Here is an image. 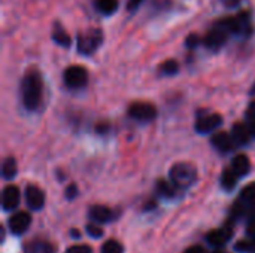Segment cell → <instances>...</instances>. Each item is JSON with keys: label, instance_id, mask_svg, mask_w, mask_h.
<instances>
[{"label": "cell", "instance_id": "obj_28", "mask_svg": "<svg viewBox=\"0 0 255 253\" xmlns=\"http://www.w3.org/2000/svg\"><path fill=\"white\" fill-rule=\"evenodd\" d=\"M66 253H93V249L87 245H78V246L69 248Z\"/></svg>", "mask_w": 255, "mask_h": 253}, {"label": "cell", "instance_id": "obj_24", "mask_svg": "<svg viewBox=\"0 0 255 253\" xmlns=\"http://www.w3.org/2000/svg\"><path fill=\"white\" fill-rule=\"evenodd\" d=\"M102 253H123V246L115 240H108L102 248Z\"/></svg>", "mask_w": 255, "mask_h": 253}, {"label": "cell", "instance_id": "obj_35", "mask_svg": "<svg viewBox=\"0 0 255 253\" xmlns=\"http://www.w3.org/2000/svg\"><path fill=\"white\" fill-rule=\"evenodd\" d=\"M185 253H208L202 246H193V248H190L188 251Z\"/></svg>", "mask_w": 255, "mask_h": 253}, {"label": "cell", "instance_id": "obj_21", "mask_svg": "<svg viewBox=\"0 0 255 253\" xmlns=\"http://www.w3.org/2000/svg\"><path fill=\"white\" fill-rule=\"evenodd\" d=\"M1 174H3V177L7 179V180H10V179L15 177V174H16V161H15L12 157L6 158V160L3 161Z\"/></svg>", "mask_w": 255, "mask_h": 253}, {"label": "cell", "instance_id": "obj_16", "mask_svg": "<svg viewBox=\"0 0 255 253\" xmlns=\"http://www.w3.org/2000/svg\"><path fill=\"white\" fill-rule=\"evenodd\" d=\"M250 136H251V131H250V128L247 125H244V124H235L233 125L232 137H233V140H235L236 145H245V143H248Z\"/></svg>", "mask_w": 255, "mask_h": 253}, {"label": "cell", "instance_id": "obj_15", "mask_svg": "<svg viewBox=\"0 0 255 253\" xmlns=\"http://www.w3.org/2000/svg\"><path fill=\"white\" fill-rule=\"evenodd\" d=\"M232 170H233L239 177L247 176V174L250 173V170H251L250 160H248L245 155H238V157H235L233 161H232Z\"/></svg>", "mask_w": 255, "mask_h": 253}, {"label": "cell", "instance_id": "obj_34", "mask_svg": "<svg viewBox=\"0 0 255 253\" xmlns=\"http://www.w3.org/2000/svg\"><path fill=\"white\" fill-rule=\"evenodd\" d=\"M248 236H250V239L255 242V219L254 221H251L250 222V225H248Z\"/></svg>", "mask_w": 255, "mask_h": 253}, {"label": "cell", "instance_id": "obj_23", "mask_svg": "<svg viewBox=\"0 0 255 253\" xmlns=\"http://www.w3.org/2000/svg\"><path fill=\"white\" fill-rule=\"evenodd\" d=\"M179 70V64L175 61V60H166L160 67H158V72L164 76H173L176 75Z\"/></svg>", "mask_w": 255, "mask_h": 253}, {"label": "cell", "instance_id": "obj_10", "mask_svg": "<svg viewBox=\"0 0 255 253\" xmlns=\"http://www.w3.org/2000/svg\"><path fill=\"white\" fill-rule=\"evenodd\" d=\"M232 236H233V228H232V225H226L224 228L211 231V233L206 236V240H208V243H211L212 246L221 248V246H224V245L232 239Z\"/></svg>", "mask_w": 255, "mask_h": 253}, {"label": "cell", "instance_id": "obj_6", "mask_svg": "<svg viewBox=\"0 0 255 253\" xmlns=\"http://www.w3.org/2000/svg\"><path fill=\"white\" fill-rule=\"evenodd\" d=\"M63 78L69 88H81L88 82V72L82 66H70L64 70Z\"/></svg>", "mask_w": 255, "mask_h": 253}, {"label": "cell", "instance_id": "obj_17", "mask_svg": "<svg viewBox=\"0 0 255 253\" xmlns=\"http://www.w3.org/2000/svg\"><path fill=\"white\" fill-rule=\"evenodd\" d=\"M90 218L99 224H105L112 219V212L105 206H94L90 209Z\"/></svg>", "mask_w": 255, "mask_h": 253}, {"label": "cell", "instance_id": "obj_36", "mask_svg": "<svg viewBox=\"0 0 255 253\" xmlns=\"http://www.w3.org/2000/svg\"><path fill=\"white\" fill-rule=\"evenodd\" d=\"M250 131H251V136H254L255 137V122H253V125H251V128H250Z\"/></svg>", "mask_w": 255, "mask_h": 253}, {"label": "cell", "instance_id": "obj_14", "mask_svg": "<svg viewBox=\"0 0 255 253\" xmlns=\"http://www.w3.org/2000/svg\"><path fill=\"white\" fill-rule=\"evenodd\" d=\"M51 37H52V40H54L57 45H60V46H63V48H69L70 43H72L70 36L67 34V31L63 28V25H61L58 21L54 22V28H52Z\"/></svg>", "mask_w": 255, "mask_h": 253}, {"label": "cell", "instance_id": "obj_2", "mask_svg": "<svg viewBox=\"0 0 255 253\" xmlns=\"http://www.w3.org/2000/svg\"><path fill=\"white\" fill-rule=\"evenodd\" d=\"M230 34H232V33H230V28H229V21H227V18H221V19H218V21L211 27V30L205 34V37H203V45H205L208 49H211V51H218V49H221V48L226 45V42H227V39H229Z\"/></svg>", "mask_w": 255, "mask_h": 253}, {"label": "cell", "instance_id": "obj_33", "mask_svg": "<svg viewBox=\"0 0 255 253\" xmlns=\"http://www.w3.org/2000/svg\"><path fill=\"white\" fill-rule=\"evenodd\" d=\"M247 118L255 121V100L248 106V109H247Z\"/></svg>", "mask_w": 255, "mask_h": 253}, {"label": "cell", "instance_id": "obj_19", "mask_svg": "<svg viewBox=\"0 0 255 253\" xmlns=\"http://www.w3.org/2000/svg\"><path fill=\"white\" fill-rule=\"evenodd\" d=\"M25 253H55V251L48 242L34 240L25 246Z\"/></svg>", "mask_w": 255, "mask_h": 253}, {"label": "cell", "instance_id": "obj_7", "mask_svg": "<svg viewBox=\"0 0 255 253\" xmlns=\"http://www.w3.org/2000/svg\"><path fill=\"white\" fill-rule=\"evenodd\" d=\"M128 115L139 121H152L157 116V109L151 103L136 101L128 107Z\"/></svg>", "mask_w": 255, "mask_h": 253}, {"label": "cell", "instance_id": "obj_22", "mask_svg": "<svg viewBox=\"0 0 255 253\" xmlns=\"http://www.w3.org/2000/svg\"><path fill=\"white\" fill-rule=\"evenodd\" d=\"M241 201L248 207L255 206V183H251V185L244 188L242 195H241Z\"/></svg>", "mask_w": 255, "mask_h": 253}, {"label": "cell", "instance_id": "obj_37", "mask_svg": "<svg viewBox=\"0 0 255 253\" xmlns=\"http://www.w3.org/2000/svg\"><path fill=\"white\" fill-rule=\"evenodd\" d=\"M251 94H253V95H255V84H254V86L251 88Z\"/></svg>", "mask_w": 255, "mask_h": 253}, {"label": "cell", "instance_id": "obj_1", "mask_svg": "<svg viewBox=\"0 0 255 253\" xmlns=\"http://www.w3.org/2000/svg\"><path fill=\"white\" fill-rule=\"evenodd\" d=\"M43 82L37 70H30L25 73L21 82V98L27 110H36L42 101Z\"/></svg>", "mask_w": 255, "mask_h": 253}, {"label": "cell", "instance_id": "obj_25", "mask_svg": "<svg viewBox=\"0 0 255 253\" xmlns=\"http://www.w3.org/2000/svg\"><path fill=\"white\" fill-rule=\"evenodd\" d=\"M200 43H203V39H202L197 33H191V34L185 39V46H187L188 49H194V48H197Z\"/></svg>", "mask_w": 255, "mask_h": 253}, {"label": "cell", "instance_id": "obj_29", "mask_svg": "<svg viewBox=\"0 0 255 253\" xmlns=\"http://www.w3.org/2000/svg\"><path fill=\"white\" fill-rule=\"evenodd\" d=\"M87 233H88L91 237H102V236H103L102 228H99V227H96V225H88V227H87Z\"/></svg>", "mask_w": 255, "mask_h": 253}, {"label": "cell", "instance_id": "obj_11", "mask_svg": "<svg viewBox=\"0 0 255 253\" xmlns=\"http://www.w3.org/2000/svg\"><path fill=\"white\" fill-rule=\"evenodd\" d=\"M19 189L13 185H9L3 189V194H1V204H3V209L4 210H12L15 209L18 204H19Z\"/></svg>", "mask_w": 255, "mask_h": 253}, {"label": "cell", "instance_id": "obj_9", "mask_svg": "<svg viewBox=\"0 0 255 253\" xmlns=\"http://www.w3.org/2000/svg\"><path fill=\"white\" fill-rule=\"evenodd\" d=\"M30 224H31V216H30L28 213H25V212L15 213L13 216H10L9 222H7L10 233L15 234V236L24 234V233L28 230Z\"/></svg>", "mask_w": 255, "mask_h": 253}, {"label": "cell", "instance_id": "obj_20", "mask_svg": "<svg viewBox=\"0 0 255 253\" xmlns=\"http://www.w3.org/2000/svg\"><path fill=\"white\" fill-rule=\"evenodd\" d=\"M238 183V174L232 170V169H226L223 176H221V185L224 189L232 191Z\"/></svg>", "mask_w": 255, "mask_h": 253}, {"label": "cell", "instance_id": "obj_31", "mask_svg": "<svg viewBox=\"0 0 255 253\" xmlns=\"http://www.w3.org/2000/svg\"><path fill=\"white\" fill-rule=\"evenodd\" d=\"M143 0H127V4H126V7H127V10L128 12H134L139 6H140V3H142Z\"/></svg>", "mask_w": 255, "mask_h": 253}, {"label": "cell", "instance_id": "obj_27", "mask_svg": "<svg viewBox=\"0 0 255 253\" xmlns=\"http://www.w3.org/2000/svg\"><path fill=\"white\" fill-rule=\"evenodd\" d=\"M253 249H255V242H253L251 239L242 240L236 245V251H239V252H251Z\"/></svg>", "mask_w": 255, "mask_h": 253}, {"label": "cell", "instance_id": "obj_4", "mask_svg": "<svg viewBox=\"0 0 255 253\" xmlns=\"http://www.w3.org/2000/svg\"><path fill=\"white\" fill-rule=\"evenodd\" d=\"M170 180L176 188H190L197 180V171L194 166L187 163H179L172 167L170 170Z\"/></svg>", "mask_w": 255, "mask_h": 253}, {"label": "cell", "instance_id": "obj_5", "mask_svg": "<svg viewBox=\"0 0 255 253\" xmlns=\"http://www.w3.org/2000/svg\"><path fill=\"white\" fill-rule=\"evenodd\" d=\"M229 28L232 34L241 36V37H250L253 34V22H251V12L250 10H241L235 16H227Z\"/></svg>", "mask_w": 255, "mask_h": 253}, {"label": "cell", "instance_id": "obj_30", "mask_svg": "<svg viewBox=\"0 0 255 253\" xmlns=\"http://www.w3.org/2000/svg\"><path fill=\"white\" fill-rule=\"evenodd\" d=\"M224 7H227V9H235V7H238L239 4H241V1L242 0H218Z\"/></svg>", "mask_w": 255, "mask_h": 253}, {"label": "cell", "instance_id": "obj_8", "mask_svg": "<svg viewBox=\"0 0 255 253\" xmlns=\"http://www.w3.org/2000/svg\"><path fill=\"white\" fill-rule=\"evenodd\" d=\"M223 124V118L218 113H209V115H203L197 119L196 122V130L200 134H208L215 131L220 125Z\"/></svg>", "mask_w": 255, "mask_h": 253}, {"label": "cell", "instance_id": "obj_26", "mask_svg": "<svg viewBox=\"0 0 255 253\" xmlns=\"http://www.w3.org/2000/svg\"><path fill=\"white\" fill-rule=\"evenodd\" d=\"M157 189H158V194L163 195V197H173V195H175L173 188H172L167 182H164V180H160V182H158Z\"/></svg>", "mask_w": 255, "mask_h": 253}, {"label": "cell", "instance_id": "obj_18", "mask_svg": "<svg viewBox=\"0 0 255 253\" xmlns=\"http://www.w3.org/2000/svg\"><path fill=\"white\" fill-rule=\"evenodd\" d=\"M94 6L102 15L109 16V15H114L118 10L120 1L118 0H94Z\"/></svg>", "mask_w": 255, "mask_h": 253}, {"label": "cell", "instance_id": "obj_13", "mask_svg": "<svg viewBox=\"0 0 255 253\" xmlns=\"http://www.w3.org/2000/svg\"><path fill=\"white\" fill-rule=\"evenodd\" d=\"M212 145L221 151V152H229L233 149L235 146V140L232 137V134H227V133H217L214 137H212Z\"/></svg>", "mask_w": 255, "mask_h": 253}, {"label": "cell", "instance_id": "obj_32", "mask_svg": "<svg viewBox=\"0 0 255 253\" xmlns=\"http://www.w3.org/2000/svg\"><path fill=\"white\" fill-rule=\"evenodd\" d=\"M76 191H78L76 186H75V185H70V186L66 189V198H67V200L75 198V197H76Z\"/></svg>", "mask_w": 255, "mask_h": 253}, {"label": "cell", "instance_id": "obj_38", "mask_svg": "<svg viewBox=\"0 0 255 253\" xmlns=\"http://www.w3.org/2000/svg\"><path fill=\"white\" fill-rule=\"evenodd\" d=\"M215 253H221V252H215Z\"/></svg>", "mask_w": 255, "mask_h": 253}, {"label": "cell", "instance_id": "obj_3", "mask_svg": "<svg viewBox=\"0 0 255 253\" xmlns=\"http://www.w3.org/2000/svg\"><path fill=\"white\" fill-rule=\"evenodd\" d=\"M103 43V31L100 28H90L84 33H79L76 37L78 52L82 55H91Z\"/></svg>", "mask_w": 255, "mask_h": 253}, {"label": "cell", "instance_id": "obj_12", "mask_svg": "<svg viewBox=\"0 0 255 253\" xmlns=\"http://www.w3.org/2000/svg\"><path fill=\"white\" fill-rule=\"evenodd\" d=\"M25 200H27L28 207L33 210H39L45 204V195L42 189H39L37 186H28L25 189Z\"/></svg>", "mask_w": 255, "mask_h": 253}]
</instances>
